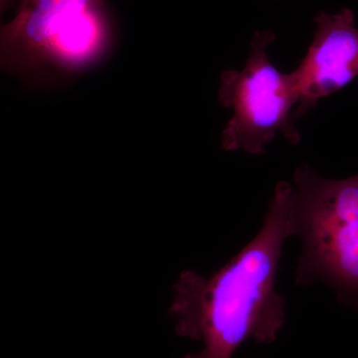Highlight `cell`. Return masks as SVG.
I'll return each mask as SVG.
<instances>
[{
	"label": "cell",
	"mask_w": 358,
	"mask_h": 358,
	"mask_svg": "<svg viewBox=\"0 0 358 358\" xmlns=\"http://www.w3.org/2000/svg\"><path fill=\"white\" fill-rule=\"evenodd\" d=\"M294 236L293 189L281 181L262 227L241 251L209 277L181 273L169 315L178 336L203 343L185 358H233L245 341L272 343L286 322V299L275 282L285 243Z\"/></svg>",
	"instance_id": "obj_1"
},
{
	"label": "cell",
	"mask_w": 358,
	"mask_h": 358,
	"mask_svg": "<svg viewBox=\"0 0 358 358\" xmlns=\"http://www.w3.org/2000/svg\"><path fill=\"white\" fill-rule=\"evenodd\" d=\"M291 185L294 236L301 242L296 284H326L341 305L358 310V173L327 178L301 164Z\"/></svg>",
	"instance_id": "obj_2"
},
{
	"label": "cell",
	"mask_w": 358,
	"mask_h": 358,
	"mask_svg": "<svg viewBox=\"0 0 358 358\" xmlns=\"http://www.w3.org/2000/svg\"><path fill=\"white\" fill-rule=\"evenodd\" d=\"M275 39L270 30L257 31L243 69L221 74L219 102L232 113L221 138L226 152L263 155L278 136L291 145L301 141L294 124L299 95L293 75L281 72L268 58V47Z\"/></svg>",
	"instance_id": "obj_3"
},
{
	"label": "cell",
	"mask_w": 358,
	"mask_h": 358,
	"mask_svg": "<svg viewBox=\"0 0 358 358\" xmlns=\"http://www.w3.org/2000/svg\"><path fill=\"white\" fill-rule=\"evenodd\" d=\"M315 23L312 44L291 72L299 95L296 120L358 76V28L353 11L348 8L336 13L320 11Z\"/></svg>",
	"instance_id": "obj_4"
},
{
	"label": "cell",
	"mask_w": 358,
	"mask_h": 358,
	"mask_svg": "<svg viewBox=\"0 0 358 358\" xmlns=\"http://www.w3.org/2000/svg\"><path fill=\"white\" fill-rule=\"evenodd\" d=\"M105 0H20L17 14L0 26V69L39 70L45 47Z\"/></svg>",
	"instance_id": "obj_5"
},
{
	"label": "cell",
	"mask_w": 358,
	"mask_h": 358,
	"mask_svg": "<svg viewBox=\"0 0 358 358\" xmlns=\"http://www.w3.org/2000/svg\"><path fill=\"white\" fill-rule=\"evenodd\" d=\"M9 1H10V0H0V15L3 13V10L6 9L7 4L9 3Z\"/></svg>",
	"instance_id": "obj_6"
}]
</instances>
